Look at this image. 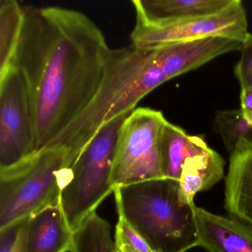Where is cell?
Wrapping results in <instances>:
<instances>
[{"label": "cell", "instance_id": "obj_10", "mask_svg": "<svg viewBox=\"0 0 252 252\" xmlns=\"http://www.w3.org/2000/svg\"><path fill=\"white\" fill-rule=\"evenodd\" d=\"M233 0H134L135 23L163 26L219 12Z\"/></svg>", "mask_w": 252, "mask_h": 252}, {"label": "cell", "instance_id": "obj_3", "mask_svg": "<svg viewBox=\"0 0 252 252\" xmlns=\"http://www.w3.org/2000/svg\"><path fill=\"white\" fill-rule=\"evenodd\" d=\"M118 215L154 252H186L198 246L194 203H187L180 182L148 180L114 189Z\"/></svg>", "mask_w": 252, "mask_h": 252}, {"label": "cell", "instance_id": "obj_17", "mask_svg": "<svg viewBox=\"0 0 252 252\" xmlns=\"http://www.w3.org/2000/svg\"><path fill=\"white\" fill-rule=\"evenodd\" d=\"M214 127L229 154L242 139L252 141V126L246 122L240 109L217 112Z\"/></svg>", "mask_w": 252, "mask_h": 252}, {"label": "cell", "instance_id": "obj_1", "mask_svg": "<svg viewBox=\"0 0 252 252\" xmlns=\"http://www.w3.org/2000/svg\"><path fill=\"white\" fill-rule=\"evenodd\" d=\"M11 65L23 75L36 150L48 147L94 99L111 48L86 14L63 7L24 6Z\"/></svg>", "mask_w": 252, "mask_h": 252}, {"label": "cell", "instance_id": "obj_5", "mask_svg": "<svg viewBox=\"0 0 252 252\" xmlns=\"http://www.w3.org/2000/svg\"><path fill=\"white\" fill-rule=\"evenodd\" d=\"M130 113L105 125L69 169L60 204L73 231L114 192L111 175L118 134Z\"/></svg>", "mask_w": 252, "mask_h": 252}, {"label": "cell", "instance_id": "obj_8", "mask_svg": "<svg viewBox=\"0 0 252 252\" xmlns=\"http://www.w3.org/2000/svg\"><path fill=\"white\" fill-rule=\"evenodd\" d=\"M36 151L33 119L24 78L13 65L0 73V169Z\"/></svg>", "mask_w": 252, "mask_h": 252}, {"label": "cell", "instance_id": "obj_11", "mask_svg": "<svg viewBox=\"0 0 252 252\" xmlns=\"http://www.w3.org/2000/svg\"><path fill=\"white\" fill-rule=\"evenodd\" d=\"M225 208L230 217L252 224V141L242 139L230 154Z\"/></svg>", "mask_w": 252, "mask_h": 252}, {"label": "cell", "instance_id": "obj_6", "mask_svg": "<svg viewBox=\"0 0 252 252\" xmlns=\"http://www.w3.org/2000/svg\"><path fill=\"white\" fill-rule=\"evenodd\" d=\"M166 122L161 111L148 107L135 109L125 119L115 149L113 188L163 178L160 145Z\"/></svg>", "mask_w": 252, "mask_h": 252}, {"label": "cell", "instance_id": "obj_19", "mask_svg": "<svg viewBox=\"0 0 252 252\" xmlns=\"http://www.w3.org/2000/svg\"><path fill=\"white\" fill-rule=\"evenodd\" d=\"M239 51L240 57L234 75L241 89H252V34L249 33Z\"/></svg>", "mask_w": 252, "mask_h": 252}, {"label": "cell", "instance_id": "obj_4", "mask_svg": "<svg viewBox=\"0 0 252 252\" xmlns=\"http://www.w3.org/2000/svg\"><path fill=\"white\" fill-rule=\"evenodd\" d=\"M67 155L63 147H45L0 169V230L60 204Z\"/></svg>", "mask_w": 252, "mask_h": 252}, {"label": "cell", "instance_id": "obj_9", "mask_svg": "<svg viewBox=\"0 0 252 252\" xmlns=\"http://www.w3.org/2000/svg\"><path fill=\"white\" fill-rule=\"evenodd\" d=\"M198 246L209 252H252V224L194 207Z\"/></svg>", "mask_w": 252, "mask_h": 252}, {"label": "cell", "instance_id": "obj_2", "mask_svg": "<svg viewBox=\"0 0 252 252\" xmlns=\"http://www.w3.org/2000/svg\"><path fill=\"white\" fill-rule=\"evenodd\" d=\"M228 51V41L221 37L148 48L131 44L111 49L94 99L48 147L65 149L66 166L70 169L107 124L132 113L162 84Z\"/></svg>", "mask_w": 252, "mask_h": 252}, {"label": "cell", "instance_id": "obj_22", "mask_svg": "<svg viewBox=\"0 0 252 252\" xmlns=\"http://www.w3.org/2000/svg\"><path fill=\"white\" fill-rule=\"evenodd\" d=\"M116 251L117 252H138V251L135 250L127 245H120V246H116Z\"/></svg>", "mask_w": 252, "mask_h": 252}, {"label": "cell", "instance_id": "obj_13", "mask_svg": "<svg viewBox=\"0 0 252 252\" xmlns=\"http://www.w3.org/2000/svg\"><path fill=\"white\" fill-rule=\"evenodd\" d=\"M208 148L204 137L189 135L183 128L167 121L160 137V163L163 178L179 181L186 160Z\"/></svg>", "mask_w": 252, "mask_h": 252}, {"label": "cell", "instance_id": "obj_7", "mask_svg": "<svg viewBox=\"0 0 252 252\" xmlns=\"http://www.w3.org/2000/svg\"><path fill=\"white\" fill-rule=\"evenodd\" d=\"M246 11L243 2L233 0L225 9L163 26L135 23L130 34L132 45L141 48L184 43L212 37L243 42L249 35Z\"/></svg>", "mask_w": 252, "mask_h": 252}, {"label": "cell", "instance_id": "obj_12", "mask_svg": "<svg viewBox=\"0 0 252 252\" xmlns=\"http://www.w3.org/2000/svg\"><path fill=\"white\" fill-rule=\"evenodd\" d=\"M73 241V231L61 204L47 208L29 218L26 252H71Z\"/></svg>", "mask_w": 252, "mask_h": 252}, {"label": "cell", "instance_id": "obj_16", "mask_svg": "<svg viewBox=\"0 0 252 252\" xmlns=\"http://www.w3.org/2000/svg\"><path fill=\"white\" fill-rule=\"evenodd\" d=\"M71 252H117L111 225L96 212L91 214L73 231Z\"/></svg>", "mask_w": 252, "mask_h": 252}, {"label": "cell", "instance_id": "obj_20", "mask_svg": "<svg viewBox=\"0 0 252 252\" xmlns=\"http://www.w3.org/2000/svg\"><path fill=\"white\" fill-rule=\"evenodd\" d=\"M115 243L116 246L127 245L138 252H154L148 243L130 226L126 220L119 215L116 227Z\"/></svg>", "mask_w": 252, "mask_h": 252}, {"label": "cell", "instance_id": "obj_14", "mask_svg": "<svg viewBox=\"0 0 252 252\" xmlns=\"http://www.w3.org/2000/svg\"><path fill=\"white\" fill-rule=\"evenodd\" d=\"M225 160L210 147L184 162L179 182L181 194L187 203H194V196L212 188L224 175Z\"/></svg>", "mask_w": 252, "mask_h": 252}, {"label": "cell", "instance_id": "obj_18", "mask_svg": "<svg viewBox=\"0 0 252 252\" xmlns=\"http://www.w3.org/2000/svg\"><path fill=\"white\" fill-rule=\"evenodd\" d=\"M29 220H23L0 230V252H26V234Z\"/></svg>", "mask_w": 252, "mask_h": 252}, {"label": "cell", "instance_id": "obj_21", "mask_svg": "<svg viewBox=\"0 0 252 252\" xmlns=\"http://www.w3.org/2000/svg\"><path fill=\"white\" fill-rule=\"evenodd\" d=\"M240 97L243 117L252 126V89H241Z\"/></svg>", "mask_w": 252, "mask_h": 252}, {"label": "cell", "instance_id": "obj_15", "mask_svg": "<svg viewBox=\"0 0 252 252\" xmlns=\"http://www.w3.org/2000/svg\"><path fill=\"white\" fill-rule=\"evenodd\" d=\"M25 22L24 6L15 0L0 2V73L11 66Z\"/></svg>", "mask_w": 252, "mask_h": 252}]
</instances>
